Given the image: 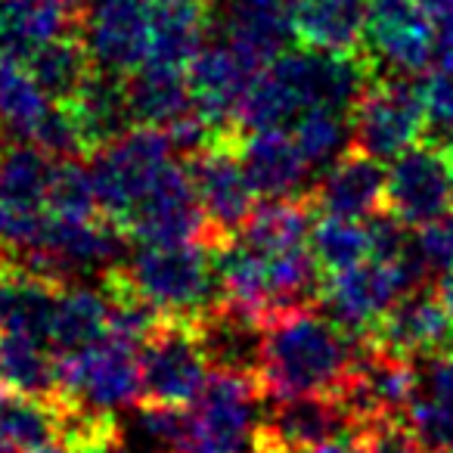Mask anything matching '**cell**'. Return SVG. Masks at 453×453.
<instances>
[{"instance_id": "obj_1", "label": "cell", "mask_w": 453, "mask_h": 453, "mask_svg": "<svg viewBox=\"0 0 453 453\" xmlns=\"http://www.w3.org/2000/svg\"><path fill=\"white\" fill-rule=\"evenodd\" d=\"M370 57L360 53L298 50L280 53L258 72L240 106V131H286L314 109L351 112L376 81Z\"/></svg>"}, {"instance_id": "obj_2", "label": "cell", "mask_w": 453, "mask_h": 453, "mask_svg": "<svg viewBox=\"0 0 453 453\" xmlns=\"http://www.w3.org/2000/svg\"><path fill=\"white\" fill-rule=\"evenodd\" d=\"M357 335L345 333L323 311H289L267 323L261 385L271 401L335 395L357 360Z\"/></svg>"}, {"instance_id": "obj_3", "label": "cell", "mask_w": 453, "mask_h": 453, "mask_svg": "<svg viewBox=\"0 0 453 453\" xmlns=\"http://www.w3.org/2000/svg\"><path fill=\"white\" fill-rule=\"evenodd\" d=\"M125 273L134 292L165 317L193 320L202 311L224 302V289H220L208 242L137 246Z\"/></svg>"}, {"instance_id": "obj_4", "label": "cell", "mask_w": 453, "mask_h": 453, "mask_svg": "<svg viewBox=\"0 0 453 453\" xmlns=\"http://www.w3.org/2000/svg\"><path fill=\"white\" fill-rule=\"evenodd\" d=\"M267 391L258 379L211 372L189 413L183 453H255L267 419Z\"/></svg>"}, {"instance_id": "obj_5", "label": "cell", "mask_w": 453, "mask_h": 453, "mask_svg": "<svg viewBox=\"0 0 453 453\" xmlns=\"http://www.w3.org/2000/svg\"><path fill=\"white\" fill-rule=\"evenodd\" d=\"M143 395L140 354L131 342L109 333L94 345L59 357V397L90 413L127 410Z\"/></svg>"}, {"instance_id": "obj_6", "label": "cell", "mask_w": 453, "mask_h": 453, "mask_svg": "<svg viewBox=\"0 0 453 453\" xmlns=\"http://www.w3.org/2000/svg\"><path fill=\"white\" fill-rule=\"evenodd\" d=\"M174 162V146L168 134L156 127H131L119 140L100 146L94 152V183L100 196L103 218L112 224H125L137 202L152 189L162 171Z\"/></svg>"}, {"instance_id": "obj_7", "label": "cell", "mask_w": 453, "mask_h": 453, "mask_svg": "<svg viewBox=\"0 0 453 453\" xmlns=\"http://www.w3.org/2000/svg\"><path fill=\"white\" fill-rule=\"evenodd\" d=\"M189 174L205 211L211 246L240 236L255 211V189L240 158V131L220 134L189 158Z\"/></svg>"}, {"instance_id": "obj_8", "label": "cell", "mask_w": 453, "mask_h": 453, "mask_svg": "<svg viewBox=\"0 0 453 453\" xmlns=\"http://www.w3.org/2000/svg\"><path fill=\"white\" fill-rule=\"evenodd\" d=\"M428 115L419 84L410 78H376L354 109V150L388 162L422 143Z\"/></svg>"}, {"instance_id": "obj_9", "label": "cell", "mask_w": 453, "mask_h": 453, "mask_svg": "<svg viewBox=\"0 0 453 453\" xmlns=\"http://www.w3.org/2000/svg\"><path fill=\"white\" fill-rule=\"evenodd\" d=\"M140 376H143V403L189 410L205 388V354L196 342L193 323L165 317L150 342L140 348Z\"/></svg>"}, {"instance_id": "obj_10", "label": "cell", "mask_w": 453, "mask_h": 453, "mask_svg": "<svg viewBox=\"0 0 453 453\" xmlns=\"http://www.w3.org/2000/svg\"><path fill=\"white\" fill-rule=\"evenodd\" d=\"M385 211L416 230L453 211V152L444 140H422L391 158Z\"/></svg>"}, {"instance_id": "obj_11", "label": "cell", "mask_w": 453, "mask_h": 453, "mask_svg": "<svg viewBox=\"0 0 453 453\" xmlns=\"http://www.w3.org/2000/svg\"><path fill=\"white\" fill-rule=\"evenodd\" d=\"M121 230L137 246H183L208 236V220L189 165L171 162L152 189L125 218Z\"/></svg>"}, {"instance_id": "obj_12", "label": "cell", "mask_w": 453, "mask_h": 453, "mask_svg": "<svg viewBox=\"0 0 453 453\" xmlns=\"http://www.w3.org/2000/svg\"><path fill=\"white\" fill-rule=\"evenodd\" d=\"M434 22L416 0H372L364 53L379 78L426 75L434 59Z\"/></svg>"}, {"instance_id": "obj_13", "label": "cell", "mask_w": 453, "mask_h": 453, "mask_svg": "<svg viewBox=\"0 0 453 453\" xmlns=\"http://www.w3.org/2000/svg\"><path fill=\"white\" fill-rule=\"evenodd\" d=\"M261 69L265 65L236 50L234 44L220 38L208 41L187 72L196 115L214 134H236L240 131V106Z\"/></svg>"}, {"instance_id": "obj_14", "label": "cell", "mask_w": 453, "mask_h": 453, "mask_svg": "<svg viewBox=\"0 0 453 453\" xmlns=\"http://www.w3.org/2000/svg\"><path fill=\"white\" fill-rule=\"evenodd\" d=\"M150 19L152 0H96L78 22V35L94 59V69L112 78H131L143 69Z\"/></svg>"}, {"instance_id": "obj_15", "label": "cell", "mask_w": 453, "mask_h": 453, "mask_svg": "<svg viewBox=\"0 0 453 453\" xmlns=\"http://www.w3.org/2000/svg\"><path fill=\"white\" fill-rule=\"evenodd\" d=\"M410 289L401 265H385V261H364V265L342 271L335 277L323 280L320 302L326 314L339 323L345 333L366 339L376 333L391 308L401 302Z\"/></svg>"}, {"instance_id": "obj_16", "label": "cell", "mask_w": 453, "mask_h": 453, "mask_svg": "<svg viewBox=\"0 0 453 453\" xmlns=\"http://www.w3.org/2000/svg\"><path fill=\"white\" fill-rule=\"evenodd\" d=\"M193 333L211 372L258 379L265 370L267 326L261 317L240 304L220 302L193 317Z\"/></svg>"}, {"instance_id": "obj_17", "label": "cell", "mask_w": 453, "mask_h": 453, "mask_svg": "<svg viewBox=\"0 0 453 453\" xmlns=\"http://www.w3.org/2000/svg\"><path fill=\"white\" fill-rule=\"evenodd\" d=\"M240 158L255 196L273 199H311L317 183H311L314 168L302 156L289 131H255L240 137Z\"/></svg>"}, {"instance_id": "obj_18", "label": "cell", "mask_w": 453, "mask_h": 453, "mask_svg": "<svg viewBox=\"0 0 453 453\" xmlns=\"http://www.w3.org/2000/svg\"><path fill=\"white\" fill-rule=\"evenodd\" d=\"M354 419L335 395H308L289 401H267L261 441L289 453H311L333 438L354 434Z\"/></svg>"}, {"instance_id": "obj_19", "label": "cell", "mask_w": 453, "mask_h": 453, "mask_svg": "<svg viewBox=\"0 0 453 453\" xmlns=\"http://www.w3.org/2000/svg\"><path fill=\"white\" fill-rule=\"evenodd\" d=\"M453 333V317L441 304L434 289L407 292L395 308L385 314V320L376 326V333L366 335L376 345L401 354L410 360L432 357V354L447 351Z\"/></svg>"}, {"instance_id": "obj_20", "label": "cell", "mask_w": 453, "mask_h": 453, "mask_svg": "<svg viewBox=\"0 0 453 453\" xmlns=\"http://www.w3.org/2000/svg\"><path fill=\"white\" fill-rule=\"evenodd\" d=\"M211 26L218 38L234 44L258 65H267L289 50L292 26L286 0H220L211 10Z\"/></svg>"}, {"instance_id": "obj_21", "label": "cell", "mask_w": 453, "mask_h": 453, "mask_svg": "<svg viewBox=\"0 0 453 453\" xmlns=\"http://www.w3.org/2000/svg\"><path fill=\"white\" fill-rule=\"evenodd\" d=\"M385 189H388V168L379 158L351 150L335 165H329L311 199L320 214L370 220L372 214L385 211Z\"/></svg>"}, {"instance_id": "obj_22", "label": "cell", "mask_w": 453, "mask_h": 453, "mask_svg": "<svg viewBox=\"0 0 453 453\" xmlns=\"http://www.w3.org/2000/svg\"><path fill=\"white\" fill-rule=\"evenodd\" d=\"M211 32V4L205 0H152L150 50L146 63L152 69L189 72Z\"/></svg>"}, {"instance_id": "obj_23", "label": "cell", "mask_w": 453, "mask_h": 453, "mask_svg": "<svg viewBox=\"0 0 453 453\" xmlns=\"http://www.w3.org/2000/svg\"><path fill=\"white\" fill-rule=\"evenodd\" d=\"M296 44L323 53H360L372 0H286Z\"/></svg>"}, {"instance_id": "obj_24", "label": "cell", "mask_w": 453, "mask_h": 453, "mask_svg": "<svg viewBox=\"0 0 453 453\" xmlns=\"http://www.w3.org/2000/svg\"><path fill=\"white\" fill-rule=\"evenodd\" d=\"M63 286L22 271L7 258L0 271V335L38 342L50 348V326ZM53 351V348H50Z\"/></svg>"}, {"instance_id": "obj_25", "label": "cell", "mask_w": 453, "mask_h": 453, "mask_svg": "<svg viewBox=\"0 0 453 453\" xmlns=\"http://www.w3.org/2000/svg\"><path fill=\"white\" fill-rule=\"evenodd\" d=\"M419 382L407 407V422L422 453L453 450V351L416 360Z\"/></svg>"}, {"instance_id": "obj_26", "label": "cell", "mask_w": 453, "mask_h": 453, "mask_svg": "<svg viewBox=\"0 0 453 453\" xmlns=\"http://www.w3.org/2000/svg\"><path fill=\"white\" fill-rule=\"evenodd\" d=\"M109 323H112V304H109L106 289H94L84 283L63 286L50 326L53 354L65 357V354L106 339Z\"/></svg>"}, {"instance_id": "obj_27", "label": "cell", "mask_w": 453, "mask_h": 453, "mask_svg": "<svg viewBox=\"0 0 453 453\" xmlns=\"http://www.w3.org/2000/svg\"><path fill=\"white\" fill-rule=\"evenodd\" d=\"M127 106L137 127H156L168 131L180 119L193 112V90H189L187 72H168L143 65L125 81Z\"/></svg>"}, {"instance_id": "obj_28", "label": "cell", "mask_w": 453, "mask_h": 453, "mask_svg": "<svg viewBox=\"0 0 453 453\" xmlns=\"http://www.w3.org/2000/svg\"><path fill=\"white\" fill-rule=\"evenodd\" d=\"M127 78H112L96 72L84 90L65 106L75 112L78 125H81L84 143H88V152L94 156L100 146L119 140L121 134H127L134 125L131 119V106H127Z\"/></svg>"}, {"instance_id": "obj_29", "label": "cell", "mask_w": 453, "mask_h": 453, "mask_svg": "<svg viewBox=\"0 0 453 453\" xmlns=\"http://www.w3.org/2000/svg\"><path fill=\"white\" fill-rule=\"evenodd\" d=\"M26 69L50 103H72L84 90V84L96 75L94 59L78 32L38 47L26 59Z\"/></svg>"}, {"instance_id": "obj_30", "label": "cell", "mask_w": 453, "mask_h": 453, "mask_svg": "<svg viewBox=\"0 0 453 453\" xmlns=\"http://www.w3.org/2000/svg\"><path fill=\"white\" fill-rule=\"evenodd\" d=\"M57 441H63V416L57 401L16 391L0 397V444L10 453H32Z\"/></svg>"}, {"instance_id": "obj_31", "label": "cell", "mask_w": 453, "mask_h": 453, "mask_svg": "<svg viewBox=\"0 0 453 453\" xmlns=\"http://www.w3.org/2000/svg\"><path fill=\"white\" fill-rule=\"evenodd\" d=\"M314 199H273L252 211L242 226V240L261 252H289L311 246L314 230Z\"/></svg>"}, {"instance_id": "obj_32", "label": "cell", "mask_w": 453, "mask_h": 453, "mask_svg": "<svg viewBox=\"0 0 453 453\" xmlns=\"http://www.w3.org/2000/svg\"><path fill=\"white\" fill-rule=\"evenodd\" d=\"M0 385L16 395L59 397V357L47 345L16 335H0Z\"/></svg>"}, {"instance_id": "obj_33", "label": "cell", "mask_w": 453, "mask_h": 453, "mask_svg": "<svg viewBox=\"0 0 453 453\" xmlns=\"http://www.w3.org/2000/svg\"><path fill=\"white\" fill-rule=\"evenodd\" d=\"M53 103L16 59H0V140H32Z\"/></svg>"}, {"instance_id": "obj_34", "label": "cell", "mask_w": 453, "mask_h": 453, "mask_svg": "<svg viewBox=\"0 0 453 453\" xmlns=\"http://www.w3.org/2000/svg\"><path fill=\"white\" fill-rule=\"evenodd\" d=\"M311 252L326 277H335L342 271L370 261V230L366 224L351 218H335V214H320L311 230Z\"/></svg>"}, {"instance_id": "obj_35", "label": "cell", "mask_w": 453, "mask_h": 453, "mask_svg": "<svg viewBox=\"0 0 453 453\" xmlns=\"http://www.w3.org/2000/svg\"><path fill=\"white\" fill-rule=\"evenodd\" d=\"M53 156L26 140L0 143V196L16 202L47 205V187L53 174Z\"/></svg>"}, {"instance_id": "obj_36", "label": "cell", "mask_w": 453, "mask_h": 453, "mask_svg": "<svg viewBox=\"0 0 453 453\" xmlns=\"http://www.w3.org/2000/svg\"><path fill=\"white\" fill-rule=\"evenodd\" d=\"M302 156L308 158L311 168H329L339 162L354 146V115L335 112V109H314L302 115L292 127Z\"/></svg>"}, {"instance_id": "obj_37", "label": "cell", "mask_w": 453, "mask_h": 453, "mask_svg": "<svg viewBox=\"0 0 453 453\" xmlns=\"http://www.w3.org/2000/svg\"><path fill=\"white\" fill-rule=\"evenodd\" d=\"M47 211L63 220H94L103 214L94 171L81 158H59L47 187Z\"/></svg>"}, {"instance_id": "obj_38", "label": "cell", "mask_w": 453, "mask_h": 453, "mask_svg": "<svg viewBox=\"0 0 453 453\" xmlns=\"http://www.w3.org/2000/svg\"><path fill=\"white\" fill-rule=\"evenodd\" d=\"M360 453H422L413 428L403 416H382L354 428Z\"/></svg>"}, {"instance_id": "obj_39", "label": "cell", "mask_w": 453, "mask_h": 453, "mask_svg": "<svg viewBox=\"0 0 453 453\" xmlns=\"http://www.w3.org/2000/svg\"><path fill=\"white\" fill-rule=\"evenodd\" d=\"M413 242H416V252L426 261L428 273L453 271V211L441 214L432 224L419 226Z\"/></svg>"}, {"instance_id": "obj_40", "label": "cell", "mask_w": 453, "mask_h": 453, "mask_svg": "<svg viewBox=\"0 0 453 453\" xmlns=\"http://www.w3.org/2000/svg\"><path fill=\"white\" fill-rule=\"evenodd\" d=\"M422 106L428 115V127H438L441 134L450 137L453 134V72L450 69H434L426 72L419 81Z\"/></svg>"}, {"instance_id": "obj_41", "label": "cell", "mask_w": 453, "mask_h": 453, "mask_svg": "<svg viewBox=\"0 0 453 453\" xmlns=\"http://www.w3.org/2000/svg\"><path fill=\"white\" fill-rule=\"evenodd\" d=\"M366 230H370V246H372V261H385V265H395L403 258V252L410 249L407 224L397 220L391 211H379L366 220Z\"/></svg>"}, {"instance_id": "obj_42", "label": "cell", "mask_w": 453, "mask_h": 453, "mask_svg": "<svg viewBox=\"0 0 453 453\" xmlns=\"http://www.w3.org/2000/svg\"><path fill=\"white\" fill-rule=\"evenodd\" d=\"M434 63H438V69L453 72V22L438 26V38H434Z\"/></svg>"}, {"instance_id": "obj_43", "label": "cell", "mask_w": 453, "mask_h": 453, "mask_svg": "<svg viewBox=\"0 0 453 453\" xmlns=\"http://www.w3.org/2000/svg\"><path fill=\"white\" fill-rule=\"evenodd\" d=\"M422 7V13L434 22V26H444V22H453V0H416Z\"/></svg>"}, {"instance_id": "obj_44", "label": "cell", "mask_w": 453, "mask_h": 453, "mask_svg": "<svg viewBox=\"0 0 453 453\" xmlns=\"http://www.w3.org/2000/svg\"><path fill=\"white\" fill-rule=\"evenodd\" d=\"M434 292H438V298H441V304L447 308V314L453 317V271L441 273V280H438V286H434Z\"/></svg>"}, {"instance_id": "obj_45", "label": "cell", "mask_w": 453, "mask_h": 453, "mask_svg": "<svg viewBox=\"0 0 453 453\" xmlns=\"http://www.w3.org/2000/svg\"><path fill=\"white\" fill-rule=\"evenodd\" d=\"M32 453H72L69 447L63 444V441H57V444H47V447H38V450H32Z\"/></svg>"}, {"instance_id": "obj_46", "label": "cell", "mask_w": 453, "mask_h": 453, "mask_svg": "<svg viewBox=\"0 0 453 453\" xmlns=\"http://www.w3.org/2000/svg\"><path fill=\"white\" fill-rule=\"evenodd\" d=\"M444 143H447V150L453 152V134H450V137H444Z\"/></svg>"}, {"instance_id": "obj_47", "label": "cell", "mask_w": 453, "mask_h": 453, "mask_svg": "<svg viewBox=\"0 0 453 453\" xmlns=\"http://www.w3.org/2000/svg\"><path fill=\"white\" fill-rule=\"evenodd\" d=\"M447 351H453V333H450V345H447Z\"/></svg>"}, {"instance_id": "obj_48", "label": "cell", "mask_w": 453, "mask_h": 453, "mask_svg": "<svg viewBox=\"0 0 453 453\" xmlns=\"http://www.w3.org/2000/svg\"><path fill=\"white\" fill-rule=\"evenodd\" d=\"M0 453H10V450H7V447H4V444H0Z\"/></svg>"}]
</instances>
